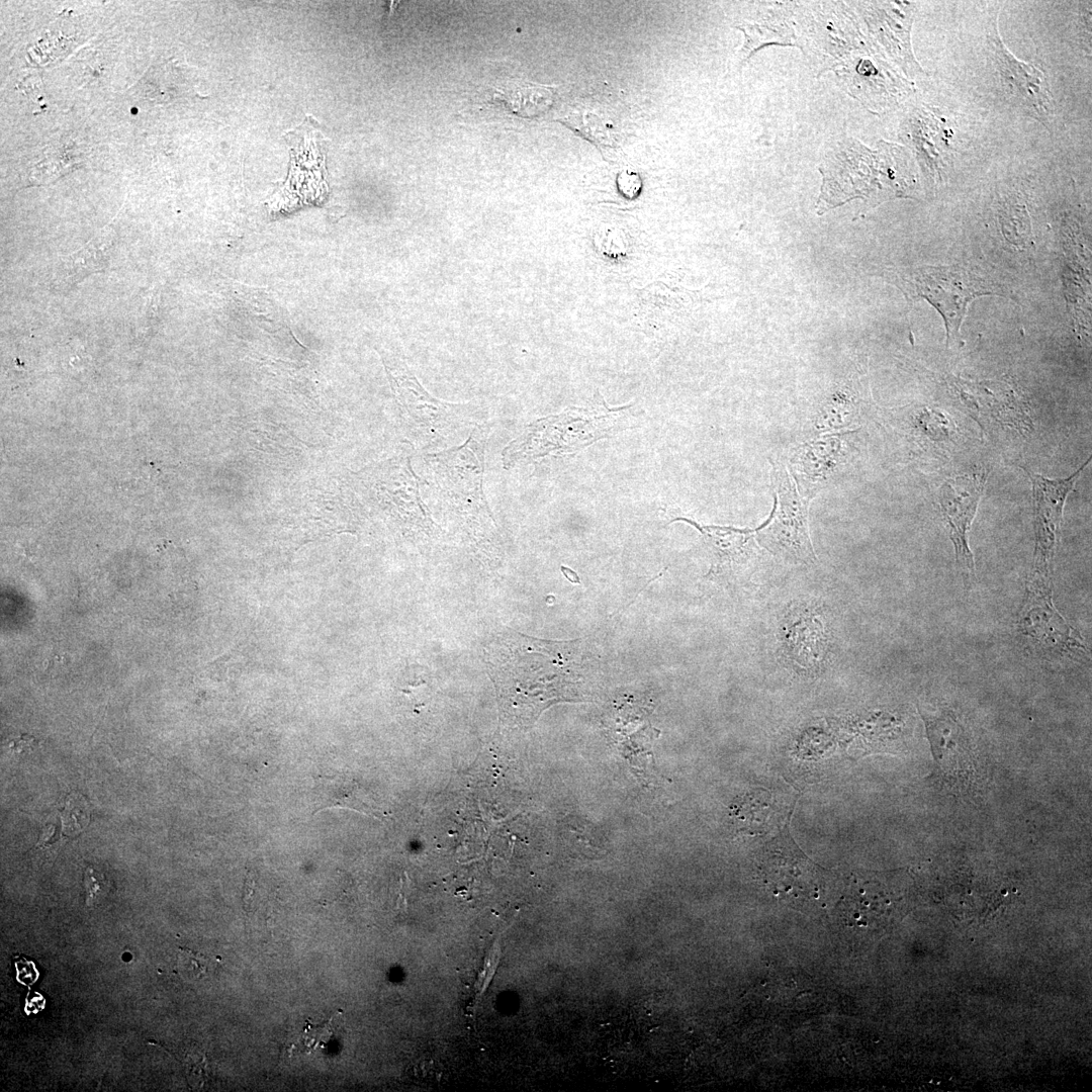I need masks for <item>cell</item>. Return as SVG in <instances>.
Instances as JSON below:
<instances>
[{"label":"cell","instance_id":"cell-12","mask_svg":"<svg viewBox=\"0 0 1092 1092\" xmlns=\"http://www.w3.org/2000/svg\"><path fill=\"white\" fill-rule=\"evenodd\" d=\"M903 3L897 6L894 3H883L880 8L874 9L873 19L876 31L880 34L890 52L909 73L918 74L923 72L917 64L911 50L910 29L913 19V5L908 3L906 8Z\"/></svg>","mask_w":1092,"mask_h":1092},{"label":"cell","instance_id":"cell-14","mask_svg":"<svg viewBox=\"0 0 1092 1092\" xmlns=\"http://www.w3.org/2000/svg\"><path fill=\"white\" fill-rule=\"evenodd\" d=\"M312 793L314 796L312 815L325 809L344 808L377 817L375 810L363 799L358 784L346 776L315 778Z\"/></svg>","mask_w":1092,"mask_h":1092},{"label":"cell","instance_id":"cell-7","mask_svg":"<svg viewBox=\"0 0 1092 1092\" xmlns=\"http://www.w3.org/2000/svg\"><path fill=\"white\" fill-rule=\"evenodd\" d=\"M988 42L1005 91L1018 106L1048 126L1054 116V103L1044 74L1010 53L998 32L997 18L989 29Z\"/></svg>","mask_w":1092,"mask_h":1092},{"label":"cell","instance_id":"cell-8","mask_svg":"<svg viewBox=\"0 0 1092 1092\" xmlns=\"http://www.w3.org/2000/svg\"><path fill=\"white\" fill-rule=\"evenodd\" d=\"M794 844L783 838L762 854L759 872L764 885L788 901H808L818 891V870Z\"/></svg>","mask_w":1092,"mask_h":1092},{"label":"cell","instance_id":"cell-15","mask_svg":"<svg viewBox=\"0 0 1092 1092\" xmlns=\"http://www.w3.org/2000/svg\"><path fill=\"white\" fill-rule=\"evenodd\" d=\"M393 382L399 392L404 405L413 417L418 418L427 425L437 426L439 418H446L447 404L433 398L417 381L416 377L403 369L398 375H393Z\"/></svg>","mask_w":1092,"mask_h":1092},{"label":"cell","instance_id":"cell-18","mask_svg":"<svg viewBox=\"0 0 1092 1092\" xmlns=\"http://www.w3.org/2000/svg\"><path fill=\"white\" fill-rule=\"evenodd\" d=\"M83 882L86 894L85 900L88 906L93 905L108 889V883L104 876L92 867L85 870Z\"/></svg>","mask_w":1092,"mask_h":1092},{"label":"cell","instance_id":"cell-6","mask_svg":"<svg viewBox=\"0 0 1092 1092\" xmlns=\"http://www.w3.org/2000/svg\"><path fill=\"white\" fill-rule=\"evenodd\" d=\"M987 474L972 471L943 482L938 503L949 538L954 547L956 561L966 586L975 579V563L968 533L983 494Z\"/></svg>","mask_w":1092,"mask_h":1092},{"label":"cell","instance_id":"cell-19","mask_svg":"<svg viewBox=\"0 0 1092 1092\" xmlns=\"http://www.w3.org/2000/svg\"><path fill=\"white\" fill-rule=\"evenodd\" d=\"M33 741V737L22 735L20 738L13 740V742L11 743V747L21 751L24 747L29 746Z\"/></svg>","mask_w":1092,"mask_h":1092},{"label":"cell","instance_id":"cell-13","mask_svg":"<svg viewBox=\"0 0 1092 1092\" xmlns=\"http://www.w3.org/2000/svg\"><path fill=\"white\" fill-rule=\"evenodd\" d=\"M731 817L738 832L750 836L764 835L778 828L784 811H781L779 802L771 794L757 790L734 802Z\"/></svg>","mask_w":1092,"mask_h":1092},{"label":"cell","instance_id":"cell-4","mask_svg":"<svg viewBox=\"0 0 1092 1092\" xmlns=\"http://www.w3.org/2000/svg\"><path fill=\"white\" fill-rule=\"evenodd\" d=\"M777 497L769 518L757 534L760 544L774 554L793 562L812 563L815 553L807 527L808 502L804 500L783 466L775 467Z\"/></svg>","mask_w":1092,"mask_h":1092},{"label":"cell","instance_id":"cell-9","mask_svg":"<svg viewBox=\"0 0 1092 1092\" xmlns=\"http://www.w3.org/2000/svg\"><path fill=\"white\" fill-rule=\"evenodd\" d=\"M921 713L940 767L949 775H968L973 766V750L968 732L956 714L949 709Z\"/></svg>","mask_w":1092,"mask_h":1092},{"label":"cell","instance_id":"cell-17","mask_svg":"<svg viewBox=\"0 0 1092 1092\" xmlns=\"http://www.w3.org/2000/svg\"><path fill=\"white\" fill-rule=\"evenodd\" d=\"M177 970L187 980H199L206 974L205 958L191 949L181 947L177 953Z\"/></svg>","mask_w":1092,"mask_h":1092},{"label":"cell","instance_id":"cell-3","mask_svg":"<svg viewBox=\"0 0 1092 1092\" xmlns=\"http://www.w3.org/2000/svg\"><path fill=\"white\" fill-rule=\"evenodd\" d=\"M283 136L290 149V169L284 185L270 199L271 213L318 204L329 192L324 153L326 139L315 119L306 117Z\"/></svg>","mask_w":1092,"mask_h":1092},{"label":"cell","instance_id":"cell-5","mask_svg":"<svg viewBox=\"0 0 1092 1092\" xmlns=\"http://www.w3.org/2000/svg\"><path fill=\"white\" fill-rule=\"evenodd\" d=\"M1090 461L1091 457L1066 478H1048L1025 469L1032 483L1035 536L1029 578L1051 582L1064 506L1068 494Z\"/></svg>","mask_w":1092,"mask_h":1092},{"label":"cell","instance_id":"cell-10","mask_svg":"<svg viewBox=\"0 0 1092 1092\" xmlns=\"http://www.w3.org/2000/svg\"><path fill=\"white\" fill-rule=\"evenodd\" d=\"M1028 609L1021 618L1022 629L1035 640L1063 650L1071 645L1082 647L1077 639H1071V627L1057 614L1051 603L1050 582L1029 579L1027 581Z\"/></svg>","mask_w":1092,"mask_h":1092},{"label":"cell","instance_id":"cell-11","mask_svg":"<svg viewBox=\"0 0 1092 1092\" xmlns=\"http://www.w3.org/2000/svg\"><path fill=\"white\" fill-rule=\"evenodd\" d=\"M114 232L106 228L84 247L60 258L53 277L52 288L65 292L89 275L102 271L113 250Z\"/></svg>","mask_w":1092,"mask_h":1092},{"label":"cell","instance_id":"cell-16","mask_svg":"<svg viewBox=\"0 0 1092 1092\" xmlns=\"http://www.w3.org/2000/svg\"><path fill=\"white\" fill-rule=\"evenodd\" d=\"M552 88L523 83L514 85L502 92V100L516 114L533 117L544 113L553 103Z\"/></svg>","mask_w":1092,"mask_h":1092},{"label":"cell","instance_id":"cell-1","mask_svg":"<svg viewBox=\"0 0 1092 1092\" xmlns=\"http://www.w3.org/2000/svg\"><path fill=\"white\" fill-rule=\"evenodd\" d=\"M579 640L547 641L506 632L486 648L500 718L531 727L554 704L587 701Z\"/></svg>","mask_w":1092,"mask_h":1092},{"label":"cell","instance_id":"cell-2","mask_svg":"<svg viewBox=\"0 0 1092 1092\" xmlns=\"http://www.w3.org/2000/svg\"><path fill=\"white\" fill-rule=\"evenodd\" d=\"M893 279L909 299L924 298L940 312L948 341L959 335L969 302L984 294H1004L1000 285L961 265L896 271Z\"/></svg>","mask_w":1092,"mask_h":1092}]
</instances>
